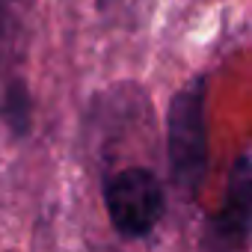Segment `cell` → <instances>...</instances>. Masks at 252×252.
<instances>
[{
    "label": "cell",
    "mask_w": 252,
    "mask_h": 252,
    "mask_svg": "<svg viewBox=\"0 0 252 252\" xmlns=\"http://www.w3.org/2000/svg\"><path fill=\"white\" fill-rule=\"evenodd\" d=\"M166 160L172 184L190 199L208 175V122H205V80L184 83L166 110Z\"/></svg>",
    "instance_id": "6da1fadb"
},
{
    "label": "cell",
    "mask_w": 252,
    "mask_h": 252,
    "mask_svg": "<svg viewBox=\"0 0 252 252\" xmlns=\"http://www.w3.org/2000/svg\"><path fill=\"white\" fill-rule=\"evenodd\" d=\"M104 208L122 237H146L166 214V190L146 166L119 169L104 181Z\"/></svg>",
    "instance_id": "7a4b0ae2"
},
{
    "label": "cell",
    "mask_w": 252,
    "mask_h": 252,
    "mask_svg": "<svg viewBox=\"0 0 252 252\" xmlns=\"http://www.w3.org/2000/svg\"><path fill=\"white\" fill-rule=\"evenodd\" d=\"M33 0H0V95L27 86L21 63L27 51V24Z\"/></svg>",
    "instance_id": "277c9868"
},
{
    "label": "cell",
    "mask_w": 252,
    "mask_h": 252,
    "mask_svg": "<svg viewBox=\"0 0 252 252\" xmlns=\"http://www.w3.org/2000/svg\"><path fill=\"white\" fill-rule=\"evenodd\" d=\"M252 246V160L240 155L228 169L222 205L205 220L202 252H249Z\"/></svg>",
    "instance_id": "3957f363"
}]
</instances>
